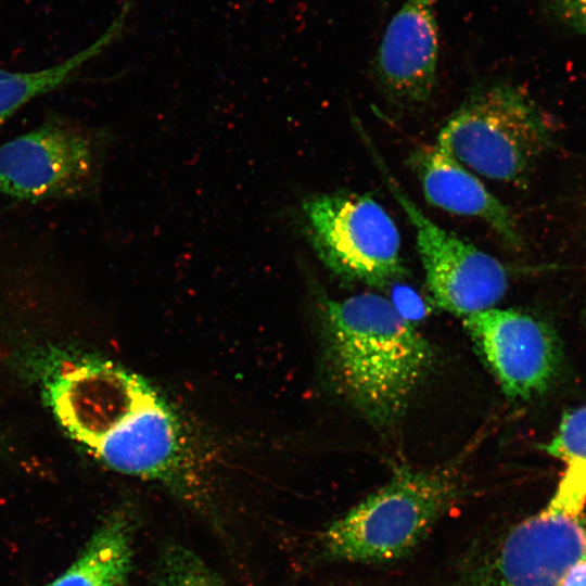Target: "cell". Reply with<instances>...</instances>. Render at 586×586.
Masks as SVG:
<instances>
[{
    "label": "cell",
    "instance_id": "obj_1",
    "mask_svg": "<svg viewBox=\"0 0 586 586\" xmlns=\"http://www.w3.org/2000/svg\"><path fill=\"white\" fill-rule=\"evenodd\" d=\"M321 320L333 386L374 425H393L432 366L430 344L374 293L326 301Z\"/></svg>",
    "mask_w": 586,
    "mask_h": 586
},
{
    "label": "cell",
    "instance_id": "obj_2",
    "mask_svg": "<svg viewBox=\"0 0 586 586\" xmlns=\"http://www.w3.org/2000/svg\"><path fill=\"white\" fill-rule=\"evenodd\" d=\"M451 469L398 468L319 535L322 560L375 564L407 557L461 496Z\"/></svg>",
    "mask_w": 586,
    "mask_h": 586
},
{
    "label": "cell",
    "instance_id": "obj_3",
    "mask_svg": "<svg viewBox=\"0 0 586 586\" xmlns=\"http://www.w3.org/2000/svg\"><path fill=\"white\" fill-rule=\"evenodd\" d=\"M585 507L555 491L537 512L468 549L441 586H562L586 558Z\"/></svg>",
    "mask_w": 586,
    "mask_h": 586
},
{
    "label": "cell",
    "instance_id": "obj_4",
    "mask_svg": "<svg viewBox=\"0 0 586 586\" xmlns=\"http://www.w3.org/2000/svg\"><path fill=\"white\" fill-rule=\"evenodd\" d=\"M553 137L549 119L528 94L497 82L470 93L441 129L437 145L482 176L521 184Z\"/></svg>",
    "mask_w": 586,
    "mask_h": 586
},
{
    "label": "cell",
    "instance_id": "obj_5",
    "mask_svg": "<svg viewBox=\"0 0 586 586\" xmlns=\"http://www.w3.org/2000/svg\"><path fill=\"white\" fill-rule=\"evenodd\" d=\"M26 360L54 419L89 454L131 415L160 399L138 374L78 349L41 347Z\"/></svg>",
    "mask_w": 586,
    "mask_h": 586
},
{
    "label": "cell",
    "instance_id": "obj_6",
    "mask_svg": "<svg viewBox=\"0 0 586 586\" xmlns=\"http://www.w3.org/2000/svg\"><path fill=\"white\" fill-rule=\"evenodd\" d=\"M111 135L51 113L0 145V196L17 202L98 198Z\"/></svg>",
    "mask_w": 586,
    "mask_h": 586
},
{
    "label": "cell",
    "instance_id": "obj_7",
    "mask_svg": "<svg viewBox=\"0 0 586 586\" xmlns=\"http://www.w3.org/2000/svg\"><path fill=\"white\" fill-rule=\"evenodd\" d=\"M301 215L316 255L342 280L382 289L406 277L398 229L370 195L313 194L303 200Z\"/></svg>",
    "mask_w": 586,
    "mask_h": 586
},
{
    "label": "cell",
    "instance_id": "obj_8",
    "mask_svg": "<svg viewBox=\"0 0 586 586\" xmlns=\"http://www.w3.org/2000/svg\"><path fill=\"white\" fill-rule=\"evenodd\" d=\"M367 143L390 192L413 226L426 286L435 305L463 318L493 308L508 288L502 264L424 215L392 177L371 142Z\"/></svg>",
    "mask_w": 586,
    "mask_h": 586
},
{
    "label": "cell",
    "instance_id": "obj_9",
    "mask_svg": "<svg viewBox=\"0 0 586 586\" xmlns=\"http://www.w3.org/2000/svg\"><path fill=\"white\" fill-rule=\"evenodd\" d=\"M463 326L510 399L542 395L559 375L561 345L555 331L540 319L493 307L464 317Z\"/></svg>",
    "mask_w": 586,
    "mask_h": 586
},
{
    "label": "cell",
    "instance_id": "obj_10",
    "mask_svg": "<svg viewBox=\"0 0 586 586\" xmlns=\"http://www.w3.org/2000/svg\"><path fill=\"white\" fill-rule=\"evenodd\" d=\"M437 0H404L378 47L373 72L384 95L399 109L423 106L438 66Z\"/></svg>",
    "mask_w": 586,
    "mask_h": 586
},
{
    "label": "cell",
    "instance_id": "obj_11",
    "mask_svg": "<svg viewBox=\"0 0 586 586\" xmlns=\"http://www.w3.org/2000/svg\"><path fill=\"white\" fill-rule=\"evenodd\" d=\"M91 455L124 474L174 485L182 481L179 426L161 398L130 416Z\"/></svg>",
    "mask_w": 586,
    "mask_h": 586
},
{
    "label": "cell",
    "instance_id": "obj_12",
    "mask_svg": "<svg viewBox=\"0 0 586 586\" xmlns=\"http://www.w3.org/2000/svg\"><path fill=\"white\" fill-rule=\"evenodd\" d=\"M408 165L417 175L429 203L488 224L510 247L520 250L523 238L509 208L455 157L436 145L413 149Z\"/></svg>",
    "mask_w": 586,
    "mask_h": 586
},
{
    "label": "cell",
    "instance_id": "obj_13",
    "mask_svg": "<svg viewBox=\"0 0 586 586\" xmlns=\"http://www.w3.org/2000/svg\"><path fill=\"white\" fill-rule=\"evenodd\" d=\"M133 518L117 510L97 527L75 562L44 586H123L132 566Z\"/></svg>",
    "mask_w": 586,
    "mask_h": 586
},
{
    "label": "cell",
    "instance_id": "obj_14",
    "mask_svg": "<svg viewBox=\"0 0 586 586\" xmlns=\"http://www.w3.org/2000/svg\"><path fill=\"white\" fill-rule=\"evenodd\" d=\"M116 30V26L113 25L86 49L39 71L13 72L0 68V128L24 105L75 78L84 64L114 39Z\"/></svg>",
    "mask_w": 586,
    "mask_h": 586
},
{
    "label": "cell",
    "instance_id": "obj_15",
    "mask_svg": "<svg viewBox=\"0 0 586 586\" xmlns=\"http://www.w3.org/2000/svg\"><path fill=\"white\" fill-rule=\"evenodd\" d=\"M155 579L157 586H224L195 552L179 544H169L162 550Z\"/></svg>",
    "mask_w": 586,
    "mask_h": 586
},
{
    "label": "cell",
    "instance_id": "obj_16",
    "mask_svg": "<svg viewBox=\"0 0 586 586\" xmlns=\"http://www.w3.org/2000/svg\"><path fill=\"white\" fill-rule=\"evenodd\" d=\"M542 449L564 464L586 462V405L563 415Z\"/></svg>",
    "mask_w": 586,
    "mask_h": 586
},
{
    "label": "cell",
    "instance_id": "obj_17",
    "mask_svg": "<svg viewBox=\"0 0 586 586\" xmlns=\"http://www.w3.org/2000/svg\"><path fill=\"white\" fill-rule=\"evenodd\" d=\"M547 15L565 30L586 36V0H540Z\"/></svg>",
    "mask_w": 586,
    "mask_h": 586
}]
</instances>
